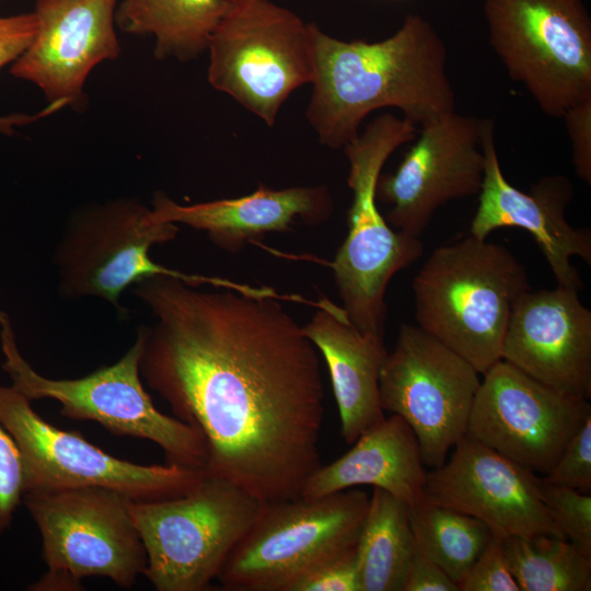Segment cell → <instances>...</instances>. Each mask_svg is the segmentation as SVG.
<instances>
[{
    "mask_svg": "<svg viewBox=\"0 0 591 591\" xmlns=\"http://www.w3.org/2000/svg\"><path fill=\"white\" fill-rule=\"evenodd\" d=\"M131 288L154 317L139 328L140 374L201 436L205 472L260 502L300 496L322 465L324 389L318 350L282 299L169 275Z\"/></svg>",
    "mask_w": 591,
    "mask_h": 591,
    "instance_id": "1",
    "label": "cell"
},
{
    "mask_svg": "<svg viewBox=\"0 0 591 591\" xmlns=\"http://www.w3.org/2000/svg\"><path fill=\"white\" fill-rule=\"evenodd\" d=\"M310 28L314 73L306 118L322 144L344 148L381 108H398L421 126L455 112L447 46L421 15L407 14L392 36L374 43Z\"/></svg>",
    "mask_w": 591,
    "mask_h": 591,
    "instance_id": "2",
    "label": "cell"
},
{
    "mask_svg": "<svg viewBox=\"0 0 591 591\" xmlns=\"http://www.w3.org/2000/svg\"><path fill=\"white\" fill-rule=\"evenodd\" d=\"M417 325L480 374L501 360L525 267L505 246L471 234L436 248L413 280Z\"/></svg>",
    "mask_w": 591,
    "mask_h": 591,
    "instance_id": "3",
    "label": "cell"
},
{
    "mask_svg": "<svg viewBox=\"0 0 591 591\" xmlns=\"http://www.w3.org/2000/svg\"><path fill=\"white\" fill-rule=\"evenodd\" d=\"M416 132V125L405 117L382 113L344 147L352 202L347 236L329 266L341 308L362 333L384 335L387 286L424 252L419 236L394 230L376 205L383 165Z\"/></svg>",
    "mask_w": 591,
    "mask_h": 591,
    "instance_id": "4",
    "label": "cell"
},
{
    "mask_svg": "<svg viewBox=\"0 0 591 591\" xmlns=\"http://www.w3.org/2000/svg\"><path fill=\"white\" fill-rule=\"evenodd\" d=\"M2 369L13 386L31 402L57 401L63 417L91 420L109 432L158 444L167 463L205 468L207 451L201 436L189 425L155 408L140 374L142 335L115 363L78 379H50L39 374L20 352L12 322L0 312Z\"/></svg>",
    "mask_w": 591,
    "mask_h": 591,
    "instance_id": "5",
    "label": "cell"
},
{
    "mask_svg": "<svg viewBox=\"0 0 591 591\" xmlns=\"http://www.w3.org/2000/svg\"><path fill=\"white\" fill-rule=\"evenodd\" d=\"M263 502L208 475L189 493L129 501L147 553L143 576L158 591H202L255 521Z\"/></svg>",
    "mask_w": 591,
    "mask_h": 591,
    "instance_id": "6",
    "label": "cell"
},
{
    "mask_svg": "<svg viewBox=\"0 0 591 591\" xmlns=\"http://www.w3.org/2000/svg\"><path fill=\"white\" fill-rule=\"evenodd\" d=\"M177 233V224L153 221L151 208L135 198H117L76 210L54 253L60 294L66 299L99 298L121 314L123 292L157 275L174 276L194 286L210 283L243 293L251 291L248 285L189 275L154 263L150 248L174 240Z\"/></svg>",
    "mask_w": 591,
    "mask_h": 591,
    "instance_id": "7",
    "label": "cell"
},
{
    "mask_svg": "<svg viewBox=\"0 0 591 591\" xmlns=\"http://www.w3.org/2000/svg\"><path fill=\"white\" fill-rule=\"evenodd\" d=\"M489 43L551 117L591 99V18L582 0H484Z\"/></svg>",
    "mask_w": 591,
    "mask_h": 591,
    "instance_id": "8",
    "label": "cell"
},
{
    "mask_svg": "<svg viewBox=\"0 0 591 591\" xmlns=\"http://www.w3.org/2000/svg\"><path fill=\"white\" fill-rule=\"evenodd\" d=\"M208 81L267 126L290 94L313 80L310 24L269 0H235L210 42Z\"/></svg>",
    "mask_w": 591,
    "mask_h": 591,
    "instance_id": "9",
    "label": "cell"
},
{
    "mask_svg": "<svg viewBox=\"0 0 591 591\" xmlns=\"http://www.w3.org/2000/svg\"><path fill=\"white\" fill-rule=\"evenodd\" d=\"M369 501L354 487L263 502L217 579L229 591H285L320 560L357 545Z\"/></svg>",
    "mask_w": 591,
    "mask_h": 591,
    "instance_id": "10",
    "label": "cell"
},
{
    "mask_svg": "<svg viewBox=\"0 0 591 591\" xmlns=\"http://www.w3.org/2000/svg\"><path fill=\"white\" fill-rule=\"evenodd\" d=\"M31 403L13 386L0 385V420L21 453L24 494L96 486L134 501H158L189 493L206 476L202 468L115 457L78 432L47 422Z\"/></svg>",
    "mask_w": 591,
    "mask_h": 591,
    "instance_id": "11",
    "label": "cell"
},
{
    "mask_svg": "<svg viewBox=\"0 0 591 591\" xmlns=\"http://www.w3.org/2000/svg\"><path fill=\"white\" fill-rule=\"evenodd\" d=\"M479 375L418 325H401L380 371V401L410 427L425 466H441L465 436Z\"/></svg>",
    "mask_w": 591,
    "mask_h": 591,
    "instance_id": "12",
    "label": "cell"
},
{
    "mask_svg": "<svg viewBox=\"0 0 591 591\" xmlns=\"http://www.w3.org/2000/svg\"><path fill=\"white\" fill-rule=\"evenodd\" d=\"M129 501L96 486L30 491L22 499L40 533L48 570L78 582L104 577L124 589L131 588L147 566Z\"/></svg>",
    "mask_w": 591,
    "mask_h": 591,
    "instance_id": "13",
    "label": "cell"
},
{
    "mask_svg": "<svg viewBox=\"0 0 591 591\" xmlns=\"http://www.w3.org/2000/svg\"><path fill=\"white\" fill-rule=\"evenodd\" d=\"M589 415V401L558 392L501 359L482 374L465 434L545 475Z\"/></svg>",
    "mask_w": 591,
    "mask_h": 591,
    "instance_id": "14",
    "label": "cell"
},
{
    "mask_svg": "<svg viewBox=\"0 0 591 591\" xmlns=\"http://www.w3.org/2000/svg\"><path fill=\"white\" fill-rule=\"evenodd\" d=\"M484 118L452 112L421 126L393 173L380 175L376 200L396 231L419 236L443 205L478 195L485 173Z\"/></svg>",
    "mask_w": 591,
    "mask_h": 591,
    "instance_id": "15",
    "label": "cell"
},
{
    "mask_svg": "<svg viewBox=\"0 0 591 591\" xmlns=\"http://www.w3.org/2000/svg\"><path fill=\"white\" fill-rule=\"evenodd\" d=\"M425 501L472 515L502 538H565L542 499L541 477L466 434L427 472Z\"/></svg>",
    "mask_w": 591,
    "mask_h": 591,
    "instance_id": "16",
    "label": "cell"
},
{
    "mask_svg": "<svg viewBox=\"0 0 591 591\" xmlns=\"http://www.w3.org/2000/svg\"><path fill=\"white\" fill-rule=\"evenodd\" d=\"M116 7L117 0H36L35 37L11 74L40 89L48 104L84 109L89 74L120 55Z\"/></svg>",
    "mask_w": 591,
    "mask_h": 591,
    "instance_id": "17",
    "label": "cell"
},
{
    "mask_svg": "<svg viewBox=\"0 0 591 591\" xmlns=\"http://www.w3.org/2000/svg\"><path fill=\"white\" fill-rule=\"evenodd\" d=\"M480 146L485 173L470 234L484 240L501 228L525 230L540 246L557 286L580 290L582 281L571 258L591 264V233L589 229L573 228L566 219L573 195L570 179L560 174L547 175L524 193L502 173L491 119L483 120Z\"/></svg>",
    "mask_w": 591,
    "mask_h": 591,
    "instance_id": "18",
    "label": "cell"
},
{
    "mask_svg": "<svg viewBox=\"0 0 591 591\" xmlns=\"http://www.w3.org/2000/svg\"><path fill=\"white\" fill-rule=\"evenodd\" d=\"M579 290H528L515 301L501 359L564 394L591 397V311Z\"/></svg>",
    "mask_w": 591,
    "mask_h": 591,
    "instance_id": "19",
    "label": "cell"
},
{
    "mask_svg": "<svg viewBox=\"0 0 591 591\" xmlns=\"http://www.w3.org/2000/svg\"><path fill=\"white\" fill-rule=\"evenodd\" d=\"M332 209L325 187L277 190L259 185L247 196L188 206L158 192L152 199L151 219L205 231L219 247L236 252L267 232L288 230L297 218L313 223L325 220Z\"/></svg>",
    "mask_w": 591,
    "mask_h": 591,
    "instance_id": "20",
    "label": "cell"
},
{
    "mask_svg": "<svg viewBox=\"0 0 591 591\" xmlns=\"http://www.w3.org/2000/svg\"><path fill=\"white\" fill-rule=\"evenodd\" d=\"M304 334L323 355L332 380L340 432L352 444L363 432L381 422L379 379L387 355L384 335L360 332L344 309L325 297Z\"/></svg>",
    "mask_w": 591,
    "mask_h": 591,
    "instance_id": "21",
    "label": "cell"
},
{
    "mask_svg": "<svg viewBox=\"0 0 591 591\" xmlns=\"http://www.w3.org/2000/svg\"><path fill=\"white\" fill-rule=\"evenodd\" d=\"M344 455L321 465L305 480L300 496L309 499L371 485L414 508L425 502V465L410 427L391 415L363 432Z\"/></svg>",
    "mask_w": 591,
    "mask_h": 591,
    "instance_id": "22",
    "label": "cell"
},
{
    "mask_svg": "<svg viewBox=\"0 0 591 591\" xmlns=\"http://www.w3.org/2000/svg\"><path fill=\"white\" fill-rule=\"evenodd\" d=\"M232 1L121 0L115 25L126 34L152 35L159 60L189 61L208 49L210 38Z\"/></svg>",
    "mask_w": 591,
    "mask_h": 591,
    "instance_id": "23",
    "label": "cell"
},
{
    "mask_svg": "<svg viewBox=\"0 0 591 591\" xmlns=\"http://www.w3.org/2000/svg\"><path fill=\"white\" fill-rule=\"evenodd\" d=\"M414 547L409 506L374 487L357 542L362 591H403Z\"/></svg>",
    "mask_w": 591,
    "mask_h": 591,
    "instance_id": "24",
    "label": "cell"
},
{
    "mask_svg": "<svg viewBox=\"0 0 591 591\" xmlns=\"http://www.w3.org/2000/svg\"><path fill=\"white\" fill-rule=\"evenodd\" d=\"M521 591H589L591 557L566 538L536 534L503 538Z\"/></svg>",
    "mask_w": 591,
    "mask_h": 591,
    "instance_id": "25",
    "label": "cell"
},
{
    "mask_svg": "<svg viewBox=\"0 0 591 591\" xmlns=\"http://www.w3.org/2000/svg\"><path fill=\"white\" fill-rule=\"evenodd\" d=\"M410 523L425 552L456 583L491 535L480 520L426 501L410 508Z\"/></svg>",
    "mask_w": 591,
    "mask_h": 591,
    "instance_id": "26",
    "label": "cell"
},
{
    "mask_svg": "<svg viewBox=\"0 0 591 591\" xmlns=\"http://www.w3.org/2000/svg\"><path fill=\"white\" fill-rule=\"evenodd\" d=\"M542 499L566 540L591 557V496L565 486L545 484Z\"/></svg>",
    "mask_w": 591,
    "mask_h": 591,
    "instance_id": "27",
    "label": "cell"
},
{
    "mask_svg": "<svg viewBox=\"0 0 591 591\" xmlns=\"http://www.w3.org/2000/svg\"><path fill=\"white\" fill-rule=\"evenodd\" d=\"M37 31L34 12L0 16V69L13 63L31 45ZM60 111L58 105L48 104L34 115L11 114L0 116V132L14 134V127L27 125Z\"/></svg>",
    "mask_w": 591,
    "mask_h": 591,
    "instance_id": "28",
    "label": "cell"
},
{
    "mask_svg": "<svg viewBox=\"0 0 591 591\" xmlns=\"http://www.w3.org/2000/svg\"><path fill=\"white\" fill-rule=\"evenodd\" d=\"M285 591H362L357 545L320 560L296 577Z\"/></svg>",
    "mask_w": 591,
    "mask_h": 591,
    "instance_id": "29",
    "label": "cell"
},
{
    "mask_svg": "<svg viewBox=\"0 0 591 591\" xmlns=\"http://www.w3.org/2000/svg\"><path fill=\"white\" fill-rule=\"evenodd\" d=\"M545 484L591 491V415L570 438L560 456L544 475Z\"/></svg>",
    "mask_w": 591,
    "mask_h": 591,
    "instance_id": "30",
    "label": "cell"
},
{
    "mask_svg": "<svg viewBox=\"0 0 591 591\" xmlns=\"http://www.w3.org/2000/svg\"><path fill=\"white\" fill-rule=\"evenodd\" d=\"M457 587L459 591H521L509 568L502 537L490 535Z\"/></svg>",
    "mask_w": 591,
    "mask_h": 591,
    "instance_id": "31",
    "label": "cell"
},
{
    "mask_svg": "<svg viewBox=\"0 0 591 591\" xmlns=\"http://www.w3.org/2000/svg\"><path fill=\"white\" fill-rule=\"evenodd\" d=\"M24 496V471L20 450L0 420V534L10 529Z\"/></svg>",
    "mask_w": 591,
    "mask_h": 591,
    "instance_id": "32",
    "label": "cell"
},
{
    "mask_svg": "<svg viewBox=\"0 0 591 591\" xmlns=\"http://www.w3.org/2000/svg\"><path fill=\"white\" fill-rule=\"evenodd\" d=\"M567 132L572 146L576 174L591 184V99L569 107L564 114Z\"/></svg>",
    "mask_w": 591,
    "mask_h": 591,
    "instance_id": "33",
    "label": "cell"
},
{
    "mask_svg": "<svg viewBox=\"0 0 591 591\" xmlns=\"http://www.w3.org/2000/svg\"><path fill=\"white\" fill-rule=\"evenodd\" d=\"M403 591H459L453 581L421 547H415L405 576Z\"/></svg>",
    "mask_w": 591,
    "mask_h": 591,
    "instance_id": "34",
    "label": "cell"
},
{
    "mask_svg": "<svg viewBox=\"0 0 591 591\" xmlns=\"http://www.w3.org/2000/svg\"><path fill=\"white\" fill-rule=\"evenodd\" d=\"M33 591H77L82 590L81 582L60 573L47 570L38 580L28 587Z\"/></svg>",
    "mask_w": 591,
    "mask_h": 591,
    "instance_id": "35",
    "label": "cell"
},
{
    "mask_svg": "<svg viewBox=\"0 0 591 591\" xmlns=\"http://www.w3.org/2000/svg\"><path fill=\"white\" fill-rule=\"evenodd\" d=\"M229 1H235V0H229Z\"/></svg>",
    "mask_w": 591,
    "mask_h": 591,
    "instance_id": "36",
    "label": "cell"
}]
</instances>
